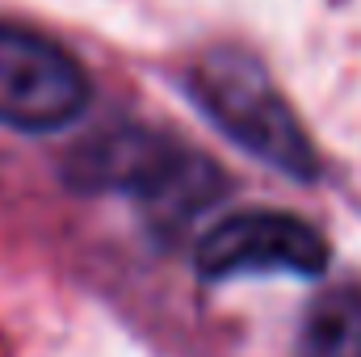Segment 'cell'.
<instances>
[{"label": "cell", "instance_id": "cell-1", "mask_svg": "<svg viewBox=\"0 0 361 357\" xmlns=\"http://www.w3.org/2000/svg\"><path fill=\"white\" fill-rule=\"evenodd\" d=\"M68 181L85 193H135L164 223L202 214L223 193V173L206 156L143 126L85 139L68 160Z\"/></svg>", "mask_w": 361, "mask_h": 357}, {"label": "cell", "instance_id": "cell-2", "mask_svg": "<svg viewBox=\"0 0 361 357\" xmlns=\"http://www.w3.org/2000/svg\"><path fill=\"white\" fill-rule=\"evenodd\" d=\"M189 97L227 139H235L257 160L286 177H315V147L257 59L235 51L206 55L189 72Z\"/></svg>", "mask_w": 361, "mask_h": 357}, {"label": "cell", "instance_id": "cell-3", "mask_svg": "<svg viewBox=\"0 0 361 357\" xmlns=\"http://www.w3.org/2000/svg\"><path fill=\"white\" fill-rule=\"evenodd\" d=\"M92 101L89 72L51 38L0 25V126L59 131Z\"/></svg>", "mask_w": 361, "mask_h": 357}, {"label": "cell", "instance_id": "cell-4", "mask_svg": "<svg viewBox=\"0 0 361 357\" xmlns=\"http://www.w3.org/2000/svg\"><path fill=\"white\" fill-rule=\"evenodd\" d=\"M328 269V240L298 214L286 210H240L214 223L197 240L202 277L240 273H298L315 277Z\"/></svg>", "mask_w": 361, "mask_h": 357}, {"label": "cell", "instance_id": "cell-5", "mask_svg": "<svg viewBox=\"0 0 361 357\" xmlns=\"http://www.w3.org/2000/svg\"><path fill=\"white\" fill-rule=\"evenodd\" d=\"M298 357H361V286H336L307 311Z\"/></svg>", "mask_w": 361, "mask_h": 357}]
</instances>
